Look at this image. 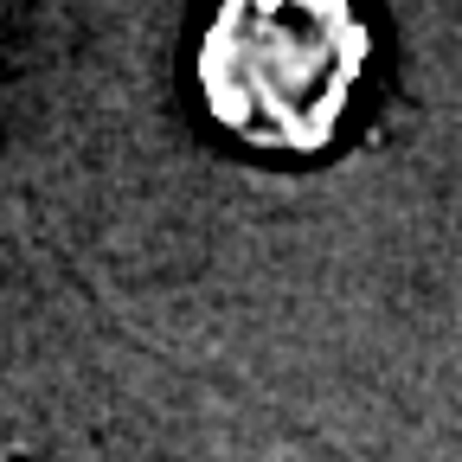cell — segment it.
Returning a JSON list of instances; mask_svg holds the SVG:
<instances>
[{"instance_id": "cell-1", "label": "cell", "mask_w": 462, "mask_h": 462, "mask_svg": "<svg viewBox=\"0 0 462 462\" xmlns=\"http://www.w3.org/2000/svg\"><path fill=\"white\" fill-rule=\"evenodd\" d=\"M366 71L354 0H225L199 39V97L251 148H321Z\"/></svg>"}]
</instances>
